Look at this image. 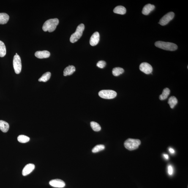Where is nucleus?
Returning <instances> with one entry per match:
<instances>
[{"mask_svg": "<svg viewBox=\"0 0 188 188\" xmlns=\"http://www.w3.org/2000/svg\"><path fill=\"white\" fill-rule=\"evenodd\" d=\"M59 23V20L57 18L47 20L44 23L43 26V30L45 32L47 31L50 33L53 32L56 29Z\"/></svg>", "mask_w": 188, "mask_h": 188, "instance_id": "nucleus-1", "label": "nucleus"}, {"mask_svg": "<svg viewBox=\"0 0 188 188\" xmlns=\"http://www.w3.org/2000/svg\"><path fill=\"white\" fill-rule=\"evenodd\" d=\"M156 47L165 50L170 51H174L178 48L176 44L170 42H166L162 41L156 42L155 43Z\"/></svg>", "mask_w": 188, "mask_h": 188, "instance_id": "nucleus-2", "label": "nucleus"}, {"mask_svg": "<svg viewBox=\"0 0 188 188\" xmlns=\"http://www.w3.org/2000/svg\"><path fill=\"white\" fill-rule=\"evenodd\" d=\"M141 144V141L138 139L129 138L124 143V146L126 149L132 151L137 149Z\"/></svg>", "mask_w": 188, "mask_h": 188, "instance_id": "nucleus-3", "label": "nucleus"}, {"mask_svg": "<svg viewBox=\"0 0 188 188\" xmlns=\"http://www.w3.org/2000/svg\"><path fill=\"white\" fill-rule=\"evenodd\" d=\"M85 26L83 24H80L77 27L76 31L71 35L70 41L72 43H74L77 41L82 35L83 31H84Z\"/></svg>", "mask_w": 188, "mask_h": 188, "instance_id": "nucleus-4", "label": "nucleus"}, {"mask_svg": "<svg viewBox=\"0 0 188 188\" xmlns=\"http://www.w3.org/2000/svg\"><path fill=\"white\" fill-rule=\"evenodd\" d=\"M98 94L102 98L108 99L114 98L117 96L116 92L112 90H102L99 92Z\"/></svg>", "mask_w": 188, "mask_h": 188, "instance_id": "nucleus-5", "label": "nucleus"}, {"mask_svg": "<svg viewBox=\"0 0 188 188\" xmlns=\"http://www.w3.org/2000/svg\"><path fill=\"white\" fill-rule=\"evenodd\" d=\"M13 66L15 73L20 74L22 69L21 61L20 56L17 53L14 57Z\"/></svg>", "mask_w": 188, "mask_h": 188, "instance_id": "nucleus-6", "label": "nucleus"}, {"mask_svg": "<svg viewBox=\"0 0 188 188\" xmlns=\"http://www.w3.org/2000/svg\"><path fill=\"white\" fill-rule=\"evenodd\" d=\"M174 16L175 14L173 12H169L161 19L159 23L162 26H165L173 19Z\"/></svg>", "mask_w": 188, "mask_h": 188, "instance_id": "nucleus-7", "label": "nucleus"}, {"mask_svg": "<svg viewBox=\"0 0 188 188\" xmlns=\"http://www.w3.org/2000/svg\"><path fill=\"white\" fill-rule=\"evenodd\" d=\"M140 69L141 72L146 74L151 73L153 71L152 66L147 62L142 63L140 66Z\"/></svg>", "mask_w": 188, "mask_h": 188, "instance_id": "nucleus-8", "label": "nucleus"}, {"mask_svg": "<svg viewBox=\"0 0 188 188\" xmlns=\"http://www.w3.org/2000/svg\"><path fill=\"white\" fill-rule=\"evenodd\" d=\"M49 184L53 187L58 188L64 187L66 185L64 181L59 179L52 180L50 181Z\"/></svg>", "mask_w": 188, "mask_h": 188, "instance_id": "nucleus-9", "label": "nucleus"}, {"mask_svg": "<svg viewBox=\"0 0 188 188\" xmlns=\"http://www.w3.org/2000/svg\"><path fill=\"white\" fill-rule=\"evenodd\" d=\"M35 168V165L33 164H27L25 166L22 171V174L23 176H26L29 174L34 170Z\"/></svg>", "mask_w": 188, "mask_h": 188, "instance_id": "nucleus-10", "label": "nucleus"}, {"mask_svg": "<svg viewBox=\"0 0 188 188\" xmlns=\"http://www.w3.org/2000/svg\"><path fill=\"white\" fill-rule=\"evenodd\" d=\"M100 39V35L98 32H95L91 36L90 43L92 46H95L98 43Z\"/></svg>", "mask_w": 188, "mask_h": 188, "instance_id": "nucleus-11", "label": "nucleus"}, {"mask_svg": "<svg viewBox=\"0 0 188 188\" xmlns=\"http://www.w3.org/2000/svg\"><path fill=\"white\" fill-rule=\"evenodd\" d=\"M35 55L36 57L39 59H44L48 58L50 56V53L47 50H43L37 51Z\"/></svg>", "mask_w": 188, "mask_h": 188, "instance_id": "nucleus-12", "label": "nucleus"}, {"mask_svg": "<svg viewBox=\"0 0 188 188\" xmlns=\"http://www.w3.org/2000/svg\"><path fill=\"white\" fill-rule=\"evenodd\" d=\"M155 6L151 4H147L146 5L143 7L142 13L143 15H148L152 11L154 10Z\"/></svg>", "mask_w": 188, "mask_h": 188, "instance_id": "nucleus-13", "label": "nucleus"}, {"mask_svg": "<svg viewBox=\"0 0 188 188\" xmlns=\"http://www.w3.org/2000/svg\"><path fill=\"white\" fill-rule=\"evenodd\" d=\"M76 70L75 68L73 66H69L65 68L64 71V75L67 76L70 75L75 72Z\"/></svg>", "mask_w": 188, "mask_h": 188, "instance_id": "nucleus-14", "label": "nucleus"}, {"mask_svg": "<svg viewBox=\"0 0 188 188\" xmlns=\"http://www.w3.org/2000/svg\"><path fill=\"white\" fill-rule=\"evenodd\" d=\"M113 12L115 13L124 15L126 13V9L124 6H118L115 7L114 9Z\"/></svg>", "mask_w": 188, "mask_h": 188, "instance_id": "nucleus-15", "label": "nucleus"}, {"mask_svg": "<svg viewBox=\"0 0 188 188\" xmlns=\"http://www.w3.org/2000/svg\"><path fill=\"white\" fill-rule=\"evenodd\" d=\"M9 129L8 123L5 121L0 120V130L3 132H8Z\"/></svg>", "mask_w": 188, "mask_h": 188, "instance_id": "nucleus-16", "label": "nucleus"}, {"mask_svg": "<svg viewBox=\"0 0 188 188\" xmlns=\"http://www.w3.org/2000/svg\"><path fill=\"white\" fill-rule=\"evenodd\" d=\"M9 19V16L5 13H0V24L4 25L7 23Z\"/></svg>", "mask_w": 188, "mask_h": 188, "instance_id": "nucleus-17", "label": "nucleus"}, {"mask_svg": "<svg viewBox=\"0 0 188 188\" xmlns=\"http://www.w3.org/2000/svg\"><path fill=\"white\" fill-rule=\"evenodd\" d=\"M170 91L168 88H165L163 90L162 94L159 96V98L160 100H163L166 99L170 94Z\"/></svg>", "mask_w": 188, "mask_h": 188, "instance_id": "nucleus-18", "label": "nucleus"}, {"mask_svg": "<svg viewBox=\"0 0 188 188\" xmlns=\"http://www.w3.org/2000/svg\"><path fill=\"white\" fill-rule=\"evenodd\" d=\"M178 103L177 99L175 96H171L169 98L168 104L169 105L170 108L173 109Z\"/></svg>", "mask_w": 188, "mask_h": 188, "instance_id": "nucleus-19", "label": "nucleus"}, {"mask_svg": "<svg viewBox=\"0 0 188 188\" xmlns=\"http://www.w3.org/2000/svg\"><path fill=\"white\" fill-rule=\"evenodd\" d=\"M50 76H51V73L49 72H46L45 74H43L41 77L39 79V82H46L49 80Z\"/></svg>", "mask_w": 188, "mask_h": 188, "instance_id": "nucleus-20", "label": "nucleus"}, {"mask_svg": "<svg viewBox=\"0 0 188 188\" xmlns=\"http://www.w3.org/2000/svg\"><path fill=\"white\" fill-rule=\"evenodd\" d=\"M6 53L5 45L4 43L0 41V57H3L5 56Z\"/></svg>", "mask_w": 188, "mask_h": 188, "instance_id": "nucleus-21", "label": "nucleus"}, {"mask_svg": "<svg viewBox=\"0 0 188 188\" xmlns=\"http://www.w3.org/2000/svg\"><path fill=\"white\" fill-rule=\"evenodd\" d=\"M124 70L122 68L116 67L113 68L112 70V74L115 76H118L124 72Z\"/></svg>", "mask_w": 188, "mask_h": 188, "instance_id": "nucleus-22", "label": "nucleus"}, {"mask_svg": "<svg viewBox=\"0 0 188 188\" xmlns=\"http://www.w3.org/2000/svg\"><path fill=\"white\" fill-rule=\"evenodd\" d=\"M18 140L20 143H25L29 141L30 138L26 136L21 135L19 136L18 137Z\"/></svg>", "mask_w": 188, "mask_h": 188, "instance_id": "nucleus-23", "label": "nucleus"}, {"mask_svg": "<svg viewBox=\"0 0 188 188\" xmlns=\"http://www.w3.org/2000/svg\"><path fill=\"white\" fill-rule=\"evenodd\" d=\"M90 125L92 128L95 132H99L101 130V126L97 123L94 121L91 122Z\"/></svg>", "mask_w": 188, "mask_h": 188, "instance_id": "nucleus-24", "label": "nucleus"}, {"mask_svg": "<svg viewBox=\"0 0 188 188\" xmlns=\"http://www.w3.org/2000/svg\"><path fill=\"white\" fill-rule=\"evenodd\" d=\"M105 146L103 145H98L95 146L92 150V152L96 153L99 152L105 149Z\"/></svg>", "mask_w": 188, "mask_h": 188, "instance_id": "nucleus-25", "label": "nucleus"}, {"mask_svg": "<svg viewBox=\"0 0 188 188\" xmlns=\"http://www.w3.org/2000/svg\"><path fill=\"white\" fill-rule=\"evenodd\" d=\"M106 65V62L104 61H99L97 63V66L98 67L100 68H103L105 67Z\"/></svg>", "mask_w": 188, "mask_h": 188, "instance_id": "nucleus-26", "label": "nucleus"}, {"mask_svg": "<svg viewBox=\"0 0 188 188\" xmlns=\"http://www.w3.org/2000/svg\"><path fill=\"white\" fill-rule=\"evenodd\" d=\"M168 173L170 175H172L173 173V168L172 165H169L168 166Z\"/></svg>", "mask_w": 188, "mask_h": 188, "instance_id": "nucleus-27", "label": "nucleus"}, {"mask_svg": "<svg viewBox=\"0 0 188 188\" xmlns=\"http://www.w3.org/2000/svg\"><path fill=\"white\" fill-rule=\"evenodd\" d=\"M169 152L172 154H174L175 153V150L173 148L170 147L169 148Z\"/></svg>", "mask_w": 188, "mask_h": 188, "instance_id": "nucleus-28", "label": "nucleus"}, {"mask_svg": "<svg viewBox=\"0 0 188 188\" xmlns=\"http://www.w3.org/2000/svg\"><path fill=\"white\" fill-rule=\"evenodd\" d=\"M163 156H164V157L166 159H169V156L168 155H167V154H163Z\"/></svg>", "mask_w": 188, "mask_h": 188, "instance_id": "nucleus-29", "label": "nucleus"}]
</instances>
